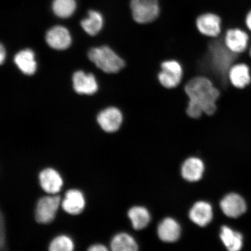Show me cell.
<instances>
[{
	"label": "cell",
	"instance_id": "obj_12",
	"mask_svg": "<svg viewBox=\"0 0 251 251\" xmlns=\"http://www.w3.org/2000/svg\"><path fill=\"white\" fill-rule=\"evenodd\" d=\"M46 39L50 47L57 50L68 49L72 42L70 31L67 28L61 26L51 28L47 31Z\"/></svg>",
	"mask_w": 251,
	"mask_h": 251
},
{
	"label": "cell",
	"instance_id": "obj_21",
	"mask_svg": "<svg viewBox=\"0 0 251 251\" xmlns=\"http://www.w3.org/2000/svg\"><path fill=\"white\" fill-rule=\"evenodd\" d=\"M103 20L99 12L91 10L88 17L81 22L83 30L90 36H96L102 29Z\"/></svg>",
	"mask_w": 251,
	"mask_h": 251
},
{
	"label": "cell",
	"instance_id": "obj_22",
	"mask_svg": "<svg viewBox=\"0 0 251 251\" xmlns=\"http://www.w3.org/2000/svg\"><path fill=\"white\" fill-rule=\"evenodd\" d=\"M128 216L136 230H141L146 227L150 221V213L144 207H133L128 211Z\"/></svg>",
	"mask_w": 251,
	"mask_h": 251
},
{
	"label": "cell",
	"instance_id": "obj_13",
	"mask_svg": "<svg viewBox=\"0 0 251 251\" xmlns=\"http://www.w3.org/2000/svg\"><path fill=\"white\" fill-rule=\"evenodd\" d=\"M72 80L74 90L78 94L92 95L98 90V84L92 74H86L83 71H77L74 74Z\"/></svg>",
	"mask_w": 251,
	"mask_h": 251
},
{
	"label": "cell",
	"instance_id": "obj_3",
	"mask_svg": "<svg viewBox=\"0 0 251 251\" xmlns=\"http://www.w3.org/2000/svg\"><path fill=\"white\" fill-rule=\"evenodd\" d=\"M88 57L105 73H117L125 67L124 59L108 46L91 49L88 52Z\"/></svg>",
	"mask_w": 251,
	"mask_h": 251
},
{
	"label": "cell",
	"instance_id": "obj_2",
	"mask_svg": "<svg viewBox=\"0 0 251 251\" xmlns=\"http://www.w3.org/2000/svg\"><path fill=\"white\" fill-rule=\"evenodd\" d=\"M210 64L213 71L219 75L222 80L228 79V72L231 66L239 58L238 54H235L229 50L224 42L215 41L210 45Z\"/></svg>",
	"mask_w": 251,
	"mask_h": 251
},
{
	"label": "cell",
	"instance_id": "obj_11",
	"mask_svg": "<svg viewBox=\"0 0 251 251\" xmlns=\"http://www.w3.org/2000/svg\"><path fill=\"white\" fill-rule=\"evenodd\" d=\"M221 208L228 217L237 218L246 212L247 203L241 196L231 193L221 201Z\"/></svg>",
	"mask_w": 251,
	"mask_h": 251
},
{
	"label": "cell",
	"instance_id": "obj_6",
	"mask_svg": "<svg viewBox=\"0 0 251 251\" xmlns=\"http://www.w3.org/2000/svg\"><path fill=\"white\" fill-rule=\"evenodd\" d=\"M161 71L158 74V80L163 87L166 89L176 87L183 77V69L179 62L175 60L163 62Z\"/></svg>",
	"mask_w": 251,
	"mask_h": 251
},
{
	"label": "cell",
	"instance_id": "obj_7",
	"mask_svg": "<svg viewBox=\"0 0 251 251\" xmlns=\"http://www.w3.org/2000/svg\"><path fill=\"white\" fill-rule=\"evenodd\" d=\"M61 198L58 196L45 197L37 202L35 219L40 224H49L54 219Z\"/></svg>",
	"mask_w": 251,
	"mask_h": 251
},
{
	"label": "cell",
	"instance_id": "obj_20",
	"mask_svg": "<svg viewBox=\"0 0 251 251\" xmlns=\"http://www.w3.org/2000/svg\"><path fill=\"white\" fill-rule=\"evenodd\" d=\"M220 236L228 250L238 251L242 249L243 237L239 232L235 231L227 226H224L221 228Z\"/></svg>",
	"mask_w": 251,
	"mask_h": 251
},
{
	"label": "cell",
	"instance_id": "obj_26",
	"mask_svg": "<svg viewBox=\"0 0 251 251\" xmlns=\"http://www.w3.org/2000/svg\"><path fill=\"white\" fill-rule=\"evenodd\" d=\"M244 23L246 29L251 34V8L249 9L246 14L245 15Z\"/></svg>",
	"mask_w": 251,
	"mask_h": 251
},
{
	"label": "cell",
	"instance_id": "obj_24",
	"mask_svg": "<svg viewBox=\"0 0 251 251\" xmlns=\"http://www.w3.org/2000/svg\"><path fill=\"white\" fill-rule=\"evenodd\" d=\"M52 8L56 17L67 18L73 15L76 10V2L75 0H54Z\"/></svg>",
	"mask_w": 251,
	"mask_h": 251
},
{
	"label": "cell",
	"instance_id": "obj_5",
	"mask_svg": "<svg viewBox=\"0 0 251 251\" xmlns=\"http://www.w3.org/2000/svg\"><path fill=\"white\" fill-rule=\"evenodd\" d=\"M251 34L241 27H232L227 30L224 43L232 52L238 55L246 53L250 44Z\"/></svg>",
	"mask_w": 251,
	"mask_h": 251
},
{
	"label": "cell",
	"instance_id": "obj_17",
	"mask_svg": "<svg viewBox=\"0 0 251 251\" xmlns=\"http://www.w3.org/2000/svg\"><path fill=\"white\" fill-rule=\"evenodd\" d=\"M181 229L174 219L166 218L159 225L158 234L160 239L164 242L174 243L180 237Z\"/></svg>",
	"mask_w": 251,
	"mask_h": 251
},
{
	"label": "cell",
	"instance_id": "obj_1",
	"mask_svg": "<svg viewBox=\"0 0 251 251\" xmlns=\"http://www.w3.org/2000/svg\"><path fill=\"white\" fill-rule=\"evenodd\" d=\"M185 92L189 99L187 113L190 117L199 118L203 113L212 115L216 112L220 92L209 78L202 76L192 78L185 86Z\"/></svg>",
	"mask_w": 251,
	"mask_h": 251
},
{
	"label": "cell",
	"instance_id": "obj_16",
	"mask_svg": "<svg viewBox=\"0 0 251 251\" xmlns=\"http://www.w3.org/2000/svg\"><path fill=\"white\" fill-rule=\"evenodd\" d=\"M189 216L194 224L200 226H205L211 222L213 218L212 207L205 202H197L190 210Z\"/></svg>",
	"mask_w": 251,
	"mask_h": 251
},
{
	"label": "cell",
	"instance_id": "obj_14",
	"mask_svg": "<svg viewBox=\"0 0 251 251\" xmlns=\"http://www.w3.org/2000/svg\"><path fill=\"white\" fill-rule=\"evenodd\" d=\"M41 187L45 192L55 194L61 189L63 184L62 177L54 169H44L39 174Z\"/></svg>",
	"mask_w": 251,
	"mask_h": 251
},
{
	"label": "cell",
	"instance_id": "obj_4",
	"mask_svg": "<svg viewBox=\"0 0 251 251\" xmlns=\"http://www.w3.org/2000/svg\"><path fill=\"white\" fill-rule=\"evenodd\" d=\"M130 8L133 20L140 24L152 23L160 14L159 0H131Z\"/></svg>",
	"mask_w": 251,
	"mask_h": 251
},
{
	"label": "cell",
	"instance_id": "obj_29",
	"mask_svg": "<svg viewBox=\"0 0 251 251\" xmlns=\"http://www.w3.org/2000/svg\"><path fill=\"white\" fill-rule=\"evenodd\" d=\"M247 54L249 55L250 57L251 58V39L250 41V44L249 47V49H248L247 51Z\"/></svg>",
	"mask_w": 251,
	"mask_h": 251
},
{
	"label": "cell",
	"instance_id": "obj_23",
	"mask_svg": "<svg viewBox=\"0 0 251 251\" xmlns=\"http://www.w3.org/2000/svg\"><path fill=\"white\" fill-rule=\"evenodd\" d=\"M114 251H136L138 246L134 238L126 233H119L113 238L111 243Z\"/></svg>",
	"mask_w": 251,
	"mask_h": 251
},
{
	"label": "cell",
	"instance_id": "obj_10",
	"mask_svg": "<svg viewBox=\"0 0 251 251\" xmlns=\"http://www.w3.org/2000/svg\"><path fill=\"white\" fill-rule=\"evenodd\" d=\"M123 116L120 110L109 107L103 110L97 116V122L102 129L108 133L115 132L120 128Z\"/></svg>",
	"mask_w": 251,
	"mask_h": 251
},
{
	"label": "cell",
	"instance_id": "obj_27",
	"mask_svg": "<svg viewBox=\"0 0 251 251\" xmlns=\"http://www.w3.org/2000/svg\"><path fill=\"white\" fill-rule=\"evenodd\" d=\"M107 250L108 249L101 244L93 245L88 249V251H105Z\"/></svg>",
	"mask_w": 251,
	"mask_h": 251
},
{
	"label": "cell",
	"instance_id": "obj_25",
	"mask_svg": "<svg viewBox=\"0 0 251 251\" xmlns=\"http://www.w3.org/2000/svg\"><path fill=\"white\" fill-rule=\"evenodd\" d=\"M74 249L73 241L66 235L55 237L49 246V250L51 251H72Z\"/></svg>",
	"mask_w": 251,
	"mask_h": 251
},
{
	"label": "cell",
	"instance_id": "obj_19",
	"mask_svg": "<svg viewBox=\"0 0 251 251\" xmlns=\"http://www.w3.org/2000/svg\"><path fill=\"white\" fill-rule=\"evenodd\" d=\"M204 165L201 160L190 158L184 163L181 169L183 177L187 181H197L202 177Z\"/></svg>",
	"mask_w": 251,
	"mask_h": 251
},
{
	"label": "cell",
	"instance_id": "obj_18",
	"mask_svg": "<svg viewBox=\"0 0 251 251\" xmlns=\"http://www.w3.org/2000/svg\"><path fill=\"white\" fill-rule=\"evenodd\" d=\"M14 62L20 71L25 75H32L37 70L35 55L32 50L26 49L16 54Z\"/></svg>",
	"mask_w": 251,
	"mask_h": 251
},
{
	"label": "cell",
	"instance_id": "obj_15",
	"mask_svg": "<svg viewBox=\"0 0 251 251\" xmlns=\"http://www.w3.org/2000/svg\"><path fill=\"white\" fill-rule=\"evenodd\" d=\"M85 206V200L81 191L68 190L62 203L63 209L69 214L76 215L82 212Z\"/></svg>",
	"mask_w": 251,
	"mask_h": 251
},
{
	"label": "cell",
	"instance_id": "obj_9",
	"mask_svg": "<svg viewBox=\"0 0 251 251\" xmlns=\"http://www.w3.org/2000/svg\"><path fill=\"white\" fill-rule=\"evenodd\" d=\"M196 26L204 36L216 37L221 33L222 20L218 15L205 13L199 16L196 20Z\"/></svg>",
	"mask_w": 251,
	"mask_h": 251
},
{
	"label": "cell",
	"instance_id": "obj_8",
	"mask_svg": "<svg viewBox=\"0 0 251 251\" xmlns=\"http://www.w3.org/2000/svg\"><path fill=\"white\" fill-rule=\"evenodd\" d=\"M228 80L235 89H244L251 84V70L249 64L238 62L228 72Z\"/></svg>",
	"mask_w": 251,
	"mask_h": 251
},
{
	"label": "cell",
	"instance_id": "obj_28",
	"mask_svg": "<svg viewBox=\"0 0 251 251\" xmlns=\"http://www.w3.org/2000/svg\"><path fill=\"white\" fill-rule=\"evenodd\" d=\"M1 49H0V63H1V64L2 65L3 62L5 61V50L2 45H1V47H0Z\"/></svg>",
	"mask_w": 251,
	"mask_h": 251
}]
</instances>
